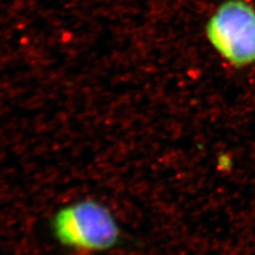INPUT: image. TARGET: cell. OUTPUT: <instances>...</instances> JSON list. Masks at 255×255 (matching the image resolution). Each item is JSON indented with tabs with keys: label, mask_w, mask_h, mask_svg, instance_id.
<instances>
[{
	"label": "cell",
	"mask_w": 255,
	"mask_h": 255,
	"mask_svg": "<svg viewBox=\"0 0 255 255\" xmlns=\"http://www.w3.org/2000/svg\"><path fill=\"white\" fill-rule=\"evenodd\" d=\"M54 238L64 247L83 252H106L121 241L122 231L108 207L94 199L62 206L51 219Z\"/></svg>",
	"instance_id": "obj_1"
},
{
	"label": "cell",
	"mask_w": 255,
	"mask_h": 255,
	"mask_svg": "<svg viewBox=\"0 0 255 255\" xmlns=\"http://www.w3.org/2000/svg\"><path fill=\"white\" fill-rule=\"evenodd\" d=\"M205 37L230 65H255V7L247 0H225L207 18Z\"/></svg>",
	"instance_id": "obj_2"
}]
</instances>
